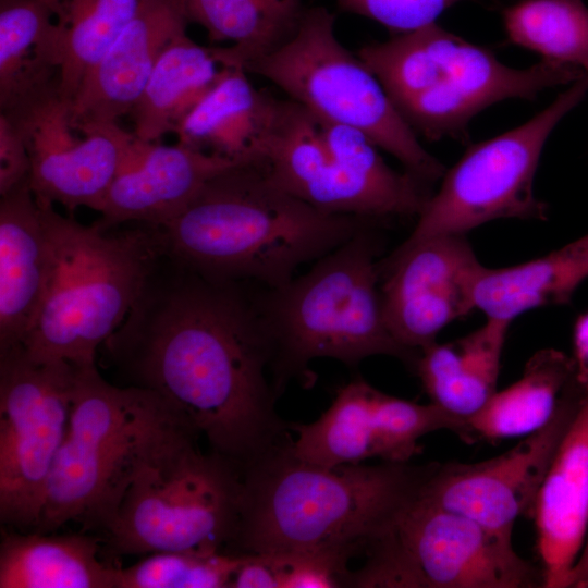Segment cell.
Here are the masks:
<instances>
[{
  "mask_svg": "<svg viewBox=\"0 0 588 588\" xmlns=\"http://www.w3.org/2000/svg\"><path fill=\"white\" fill-rule=\"evenodd\" d=\"M253 285L206 277L161 248L102 345L120 385L158 395L242 473L292 439Z\"/></svg>",
  "mask_w": 588,
  "mask_h": 588,
  "instance_id": "obj_1",
  "label": "cell"
},
{
  "mask_svg": "<svg viewBox=\"0 0 588 588\" xmlns=\"http://www.w3.org/2000/svg\"><path fill=\"white\" fill-rule=\"evenodd\" d=\"M292 440L242 473L231 553L366 549L420 495L439 465L322 467L295 456Z\"/></svg>",
  "mask_w": 588,
  "mask_h": 588,
  "instance_id": "obj_2",
  "label": "cell"
},
{
  "mask_svg": "<svg viewBox=\"0 0 588 588\" xmlns=\"http://www.w3.org/2000/svg\"><path fill=\"white\" fill-rule=\"evenodd\" d=\"M370 221L321 211L279 187L262 164L240 163L211 177L179 216L156 230L162 250L188 268L273 289Z\"/></svg>",
  "mask_w": 588,
  "mask_h": 588,
  "instance_id": "obj_3",
  "label": "cell"
},
{
  "mask_svg": "<svg viewBox=\"0 0 588 588\" xmlns=\"http://www.w3.org/2000/svg\"><path fill=\"white\" fill-rule=\"evenodd\" d=\"M182 428L191 429L155 393L110 383L96 364L78 367L68 432L35 531L75 522L106 534L137 473Z\"/></svg>",
  "mask_w": 588,
  "mask_h": 588,
  "instance_id": "obj_4",
  "label": "cell"
},
{
  "mask_svg": "<svg viewBox=\"0 0 588 588\" xmlns=\"http://www.w3.org/2000/svg\"><path fill=\"white\" fill-rule=\"evenodd\" d=\"M368 224L303 275L257 291L279 393L316 358L356 366L367 357L388 355L414 368L419 354L399 344L384 320L378 241Z\"/></svg>",
  "mask_w": 588,
  "mask_h": 588,
  "instance_id": "obj_5",
  "label": "cell"
},
{
  "mask_svg": "<svg viewBox=\"0 0 588 588\" xmlns=\"http://www.w3.org/2000/svg\"><path fill=\"white\" fill-rule=\"evenodd\" d=\"M38 201L50 228L54 265L22 346L37 359L95 365L97 350L125 320L160 252L157 230L138 223L85 225L59 213L53 204Z\"/></svg>",
  "mask_w": 588,
  "mask_h": 588,
  "instance_id": "obj_6",
  "label": "cell"
},
{
  "mask_svg": "<svg viewBox=\"0 0 588 588\" xmlns=\"http://www.w3.org/2000/svg\"><path fill=\"white\" fill-rule=\"evenodd\" d=\"M357 56L405 122L429 140L462 138L470 120L491 105L511 98L531 100L587 73L548 60L513 69L436 23L364 46Z\"/></svg>",
  "mask_w": 588,
  "mask_h": 588,
  "instance_id": "obj_7",
  "label": "cell"
},
{
  "mask_svg": "<svg viewBox=\"0 0 588 588\" xmlns=\"http://www.w3.org/2000/svg\"><path fill=\"white\" fill-rule=\"evenodd\" d=\"M198 439L180 429L137 473L105 534L112 551L231 553L243 475L223 456L203 452Z\"/></svg>",
  "mask_w": 588,
  "mask_h": 588,
  "instance_id": "obj_8",
  "label": "cell"
},
{
  "mask_svg": "<svg viewBox=\"0 0 588 588\" xmlns=\"http://www.w3.org/2000/svg\"><path fill=\"white\" fill-rule=\"evenodd\" d=\"M334 20L324 7H309L286 44L245 70L318 118L359 130L420 181L442 179L444 166L421 146L375 74L341 44Z\"/></svg>",
  "mask_w": 588,
  "mask_h": 588,
  "instance_id": "obj_9",
  "label": "cell"
},
{
  "mask_svg": "<svg viewBox=\"0 0 588 588\" xmlns=\"http://www.w3.org/2000/svg\"><path fill=\"white\" fill-rule=\"evenodd\" d=\"M367 554L354 587H543L541 568L516 553L511 537L421 493Z\"/></svg>",
  "mask_w": 588,
  "mask_h": 588,
  "instance_id": "obj_10",
  "label": "cell"
},
{
  "mask_svg": "<svg viewBox=\"0 0 588 588\" xmlns=\"http://www.w3.org/2000/svg\"><path fill=\"white\" fill-rule=\"evenodd\" d=\"M587 91L588 73L526 123L470 146L445 171L412 234L397 248L438 235L466 234L501 218L544 220L547 205L534 194L540 156L553 128Z\"/></svg>",
  "mask_w": 588,
  "mask_h": 588,
  "instance_id": "obj_11",
  "label": "cell"
},
{
  "mask_svg": "<svg viewBox=\"0 0 588 588\" xmlns=\"http://www.w3.org/2000/svg\"><path fill=\"white\" fill-rule=\"evenodd\" d=\"M78 367L0 352V520L35 528L56 456L68 432Z\"/></svg>",
  "mask_w": 588,
  "mask_h": 588,
  "instance_id": "obj_12",
  "label": "cell"
},
{
  "mask_svg": "<svg viewBox=\"0 0 588 588\" xmlns=\"http://www.w3.org/2000/svg\"><path fill=\"white\" fill-rule=\"evenodd\" d=\"M462 424L431 402L395 397L355 379L317 420L290 424L296 434L291 449L302 461L329 468L368 458L406 463L421 452V437L443 429L457 434Z\"/></svg>",
  "mask_w": 588,
  "mask_h": 588,
  "instance_id": "obj_13",
  "label": "cell"
},
{
  "mask_svg": "<svg viewBox=\"0 0 588 588\" xmlns=\"http://www.w3.org/2000/svg\"><path fill=\"white\" fill-rule=\"evenodd\" d=\"M585 396L574 376L544 427L490 460L439 463L421 497L512 538L516 519L532 514L543 479Z\"/></svg>",
  "mask_w": 588,
  "mask_h": 588,
  "instance_id": "obj_14",
  "label": "cell"
},
{
  "mask_svg": "<svg viewBox=\"0 0 588 588\" xmlns=\"http://www.w3.org/2000/svg\"><path fill=\"white\" fill-rule=\"evenodd\" d=\"M482 266L465 234L396 248L379 261L383 316L396 342L419 354L448 324L476 309L475 285Z\"/></svg>",
  "mask_w": 588,
  "mask_h": 588,
  "instance_id": "obj_15",
  "label": "cell"
},
{
  "mask_svg": "<svg viewBox=\"0 0 588 588\" xmlns=\"http://www.w3.org/2000/svg\"><path fill=\"white\" fill-rule=\"evenodd\" d=\"M265 170L272 182L313 207L370 220L419 216L429 184L407 171L377 176L331 156L311 124L290 127L275 143Z\"/></svg>",
  "mask_w": 588,
  "mask_h": 588,
  "instance_id": "obj_16",
  "label": "cell"
},
{
  "mask_svg": "<svg viewBox=\"0 0 588 588\" xmlns=\"http://www.w3.org/2000/svg\"><path fill=\"white\" fill-rule=\"evenodd\" d=\"M24 138L32 162L28 181L36 198L62 205L70 216L79 207L98 212L112 182L140 143L119 124L76 137L64 102L37 120Z\"/></svg>",
  "mask_w": 588,
  "mask_h": 588,
  "instance_id": "obj_17",
  "label": "cell"
},
{
  "mask_svg": "<svg viewBox=\"0 0 588 588\" xmlns=\"http://www.w3.org/2000/svg\"><path fill=\"white\" fill-rule=\"evenodd\" d=\"M189 23L185 0H144L71 100V128L83 135L130 114L161 53Z\"/></svg>",
  "mask_w": 588,
  "mask_h": 588,
  "instance_id": "obj_18",
  "label": "cell"
},
{
  "mask_svg": "<svg viewBox=\"0 0 588 588\" xmlns=\"http://www.w3.org/2000/svg\"><path fill=\"white\" fill-rule=\"evenodd\" d=\"M240 164L176 143L140 144L112 182L96 222L102 229L125 223L162 226L179 216L203 186Z\"/></svg>",
  "mask_w": 588,
  "mask_h": 588,
  "instance_id": "obj_19",
  "label": "cell"
},
{
  "mask_svg": "<svg viewBox=\"0 0 588 588\" xmlns=\"http://www.w3.org/2000/svg\"><path fill=\"white\" fill-rule=\"evenodd\" d=\"M62 37L48 0H0V114L23 131L60 97Z\"/></svg>",
  "mask_w": 588,
  "mask_h": 588,
  "instance_id": "obj_20",
  "label": "cell"
},
{
  "mask_svg": "<svg viewBox=\"0 0 588 588\" xmlns=\"http://www.w3.org/2000/svg\"><path fill=\"white\" fill-rule=\"evenodd\" d=\"M53 265L47 216L27 179L0 195V352L27 338Z\"/></svg>",
  "mask_w": 588,
  "mask_h": 588,
  "instance_id": "obj_21",
  "label": "cell"
},
{
  "mask_svg": "<svg viewBox=\"0 0 588 588\" xmlns=\"http://www.w3.org/2000/svg\"><path fill=\"white\" fill-rule=\"evenodd\" d=\"M532 516L543 587L565 588L588 530V391L543 479Z\"/></svg>",
  "mask_w": 588,
  "mask_h": 588,
  "instance_id": "obj_22",
  "label": "cell"
},
{
  "mask_svg": "<svg viewBox=\"0 0 588 588\" xmlns=\"http://www.w3.org/2000/svg\"><path fill=\"white\" fill-rule=\"evenodd\" d=\"M247 73L226 68L174 132L179 144L235 163H265L284 99L257 89Z\"/></svg>",
  "mask_w": 588,
  "mask_h": 588,
  "instance_id": "obj_23",
  "label": "cell"
},
{
  "mask_svg": "<svg viewBox=\"0 0 588 588\" xmlns=\"http://www.w3.org/2000/svg\"><path fill=\"white\" fill-rule=\"evenodd\" d=\"M510 324L487 318L465 336L422 348L414 370L431 403L464 420L479 411L497 391Z\"/></svg>",
  "mask_w": 588,
  "mask_h": 588,
  "instance_id": "obj_24",
  "label": "cell"
},
{
  "mask_svg": "<svg viewBox=\"0 0 588 588\" xmlns=\"http://www.w3.org/2000/svg\"><path fill=\"white\" fill-rule=\"evenodd\" d=\"M96 537L7 532L0 546V588H115L118 566L100 560Z\"/></svg>",
  "mask_w": 588,
  "mask_h": 588,
  "instance_id": "obj_25",
  "label": "cell"
},
{
  "mask_svg": "<svg viewBox=\"0 0 588 588\" xmlns=\"http://www.w3.org/2000/svg\"><path fill=\"white\" fill-rule=\"evenodd\" d=\"M228 66L217 47L201 46L187 34L177 37L161 53L130 113L133 133L146 143H159L166 134L174 133Z\"/></svg>",
  "mask_w": 588,
  "mask_h": 588,
  "instance_id": "obj_26",
  "label": "cell"
},
{
  "mask_svg": "<svg viewBox=\"0 0 588 588\" xmlns=\"http://www.w3.org/2000/svg\"><path fill=\"white\" fill-rule=\"evenodd\" d=\"M587 278L588 234L519 265L482 266L475 285V306L487 318L512 322L537 307L568 304Z\"/></svg>",
  "mask_w": 588,
  "mask_h": 588,
  "instance_id": "obj_27",
  "label": "cell"
},
{
  "mask_svg": "<svg viewBox=\"0 0 588 588\" xmlns=\"http://www.w3.org/2000/svg\"><path fill=\"white\" fill-rule=\"evenodd\" d=\"M574 376L572 357L554 348L538 351L517 381L497 390L479 411L465 419L463 440L495 442L538 431L554 415Z\"/></svg>",
  "mask_w": 588,
  "mask_h": 588,
  "instance_id": "obj_28",
  "label": "cell"
},
{
  "mask_svg": "<svg viewBox=\"0 0 588 588\" xmlns=\"http://www.w3.org/2000/svg\"><path fill=\"white\" fill-rule=\"evenodd\" d=\"M307 0H185L189 22L206 29L225 65H242L278 50L298 29Z\"/></svg>",
  "mask_w": 588,
  "mask_h": 588,
  "instance_id": "obj_29",
  "label": "cell"
},
{
  "mask_svg": "<svg viewBox=\"0 0 588 588\" xmlns=\"http://www.w3.org/2000/svg\"><path fill=\"white\" fill-rule=\"evenodd\" d=\"M62 37L60 97L71 102L87 73L136 15L144 0H49Z\"/></svg>",
  "mask_w": 588,
  "mask_h": 588,
  "instance_id": "obj_30",
  "label": "cell"
},
{
  "mask_svg": "<svg viewBox=\"0 0 588 588\" xmlns=\"http://www.w3.org/2000/svg\"><path fill=\"white\" fill-rule=\"evenodd\" d=\"M511 42L588 73V8L583 0H522L503 11Z\"/></svg>",
  "mask_w": 588,
  "mask_h": 588,
  "instance_id": "obj_31",
  "label": "cell"
},
{
  "mask_svg": "<svg viewBox=\"0 0 588 588\" xmlns=\"http://www.w3.org/2000/svg\"><path fill=\"white\" fill-rule=\"evenodd\" d=\"M242 554L161 551L117 569L115 588H229Z\"/></svg>",
  "mask_w": 588,
  "mask_h": 588,
  "instance_id": "obj_32",
  "label": "cell"
},
{
  "mask_svg": "<svg viewBox=\"0 0 588 588\" xmlns=\"http://www.w3.org/2000/svg\"><path fill=\"white\" fill-rule=\"evenodd\" d=\"M357 550L333 548L266 553L279 578L280 588L351 587L347 561Z\"/></svg>",
  "mask_w": 588,
  "mask_h": 588,
  "instance_id": "obj_33",
  "label": "cell"
},
{
  "mask_svg": "<svg viewBox=\"0 0 588 588\" xmlns=\"http://www.w3.org/2000/svg\"><path fill=\"white\" fill-rule=\"evenodd\" d=\"M462 0H335L346 13L368 17L395 35L414 32L429 24Z\"/></svg>",
  "mask_w": 588,
  "mask_h": 588,
  "instance_id": "obj_34",
  "label": "cell"
},
{
  "mask_svg": "<svg viewBox=\"0 0 588 588\" xmlns=\"http://www.w3.org/2000/svg\"><path fill=\"white\" fill-rule=\"evenodd\" d=\"M30 156L22 133L0 114V195L29 177Z\"/></svg>",
  "mask_w": 588,
  "mask_h": 588,
  "instance_id": "obj_35",
  "label": "cell"
},
{
  "mask_svg": "<svg viewBox=\"0 0 588 588\" xmlns=\"http://www.w3.org/2000/svg\"><path fill=\"white\" fill-rule=\"evenodd\" d=\"M229 588H280V584L267 554H242Z\"/></svg>",
  "mask_w": 588,
  "mask_h": 588,
  "instance_id": "obj_36",
  "label": "cell"
},
{
  "mask_svg": "<svg viewBox=\"0 0 588 588\" xmlns=\"http://www.w3.org/2000/svg\"><path fill=\"white\" fill-rule=\"evenodd\" d=\"M573 362L575 379L588 391V311L579 315L573 328Z\"/></svg>",
  "mask_w": 588,
  "mask_h": 588,
  "instance_id": "obj_37",
  "label": "cell"
},
{
  "mask_svg": "<svg viewBox=\"0 0 588 588\" xmlns=\"http://www.w3.org/2000/svg\"><path fill=\"white\" fill-rule=\"evenodd\" d=\"M567 587H588V530L581 551L566 578Z\"/></svg>",
  "mask_w": 588,
  "mask_h": 588,
  "instance_id": "obj_38",
  "label": "cell"
}]
</instances>
